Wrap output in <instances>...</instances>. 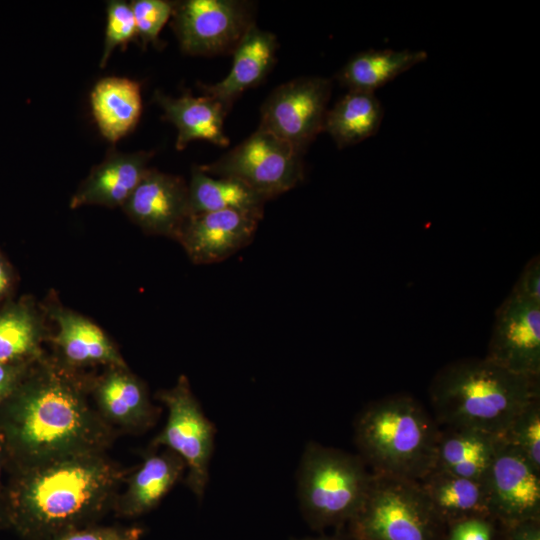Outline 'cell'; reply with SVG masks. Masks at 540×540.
<instances>
[{"label": "cell", "mask_w": 540, "mask_h": 540, "mask_svg": "<svg viewBox=\"0 0 540 540\" xmlns=\"http://www.w3.org/2000/svg\"><path fill=\"white\" fill-rule=\"evenodd\" d=\"M116 436L95 410L88 380L46 355L0 405L8 473L71 454L107 452Z\"/></svg>", "instance_id": "obj_1"}, {"label": "cell", "mask_w": 540, "mask_h": 540, "mask_svg": "<svg viewBox=\"0 0 540 540\" xmlns=\"http://www.w3.org/2000/svg\"><path fill=\"white\" fill-rule=\"evenodd\" d=\"M130 471L107 452L67 455L9 472L10 529L23 540H50L98 524L113 511Z\"/></svg>", "instance_id": "obj_2"}, {"label": "cell", "mask_w": 540, "mask_h": 540, "mask_svg": "<svg viewBox=\"0 0 540 540\" xmlns=\"http://www.w3.org/2000/svg\"><path fill=\"white\" fill-rule=\"evenodd\" d=\"M428 392L439 426L499 437L518 413L540 399V379L510 372L486 357L464 358L442 367Z\"/></svg>", "instance_id": "obj_3"}, {"label": "cell", "mask_w": 540, "mask_h": 540, "mask_svg": "<svg viewBox=\"0 0 540 540\" xmlns=\"http://www.w3.org/2000/svg\"><path fill=\"white\" fill-rule=\"evenodd\" d=\"M353 428L358 455L375 474L418 482L435 466L440 426L408 394L369 403Z\"/></svg>", "instance_id": "obj_4"}, {"label": "cell", "mask_w": 540, "mask_h": 540, "mask_svg": "<svg viewBox=\"0 0 540 540\" xmlns=\"http://www.w3.org/2000/svg\"><path fill=\"white\" fill-rule=\"evenodd\" d=\"M372 472L358 454L309 442L297 472L303 518L313 530L348 524L360 509Z\"/></svg>", "instance_id": "obj_5"}, {"label": "cell", "mask_w": 540, "mask_h": 540, "mask_svg": "<svg viewBox=\"0 0 540 540\" xmlns=\"http://www.w3.org/2000/svg\"><path fill=\"white\" fill-rule=\"evenodd\" d=\"M361 540H446L439 520L418 482L375 474L366 497L348 523Z\"/></svg>", "instance_id": "obj_6"}, {"label": "cell", "mask_w": 540, "mask_h": 540, "mask_svg": "<svg viewBox=\"0 0 540 540\" xmlns=\"http://www.w3.org/2000/svg\"><path fill=\"white\" fill-rule=\"evenodd\" d=\"M156 398L167 408L168 416L150 447L168 448L184 460L185 484L201 501L209 481L215 426L205 416L184 375H180L171 388L159 390Z\"/></svg>", "instance_id": "obj_7"}, {"label": "cell", "mask_w": 540, "mask_h": 540, "mask_svg": "<svg viewBox=\"0 0 540 540\" xmlns=\"http://www.w3.org/2000/svg\"><path fill=\"white\" fill-rule=\"evenodd\" d=\"M303 154L258 127L219 159L199 168L214 177L237 179L269 200L291 190L303 180Z\"/></svg>", "instance_id": "obj_8"}, {"label": "cell", "mask_w": 540, "mask_h": 540, "mask_svg": "<svg viewBox=\"0 0 540 540\" xmlns=\"http://www.w3.org/2000/svg\"><path fill=\"white\" fill-rule=\"evenodd\" d=\"M171 18L181 50L200 56L232 54L255 23L253 5L239 0L174 2Z\"/></svg>", "instance_id": "obj_9"}, {"label": "cell", "mask_w": 540, "mask_h": 540, "mask_svg": "<svg viewBox=\"0 0 540 540\" xmlns=\"http://www.w3.org/2000/svg\"><path fill=\"white\" fill-rule=\"evenodd\" d=\"M332 82L328 78L300 77L276 87L261 107L259 128L304 153L323 132Z\"/></svg>", "instance_id": "obj_10"}, {"label": "cell", "mask_w": 540, "mask_h": 540, "mask_svg": "<svg viewBox=\"0 0 540 540\" xmlns=\"http://www.w3.org/2000/svg\"><path fill=\"white\" fill-rule=\"evenodd\" d=\"M484 485L493 521L505 527L540 519V470L498 437Z\"/></svg>", "instance_id": "obj_11"}, {"label": "cell", "mask_w": 540, "mask_h": 540, "mask_svg": "<svg viewBox=\"0 0 540 540\" xmlns=\"http://www.w3.org/2000/svg\"><path fill=\"white\" fill-rule=\"evenodd\" d=\"M485 357L515 374L540 379V303L510 292L496 311Z\"/></svg>", "instance_id": "obj_12"}, {"label": "cell", "mask_w": 540, "mask_h": 540, "mask_svg": "<svg viewBox=\"0 0 540 540\" xmlns=\"http://www.w3.org/2000/svg\"><path fill=\"white\" fill-rule=\"evenodd\" d=\"M88 392L99 416L116 433H142L159 416L145 383L128 366L106 367L99 377L88 380Z\"/></svg>", "instance_id": "obj_13"}, {"label": "cell", "mask_w": 540, "mask_h": 540, "mask_svg": "<svg viewBox=\"0 0 540 540\" xmlns=\"http://www.w3.org/2000/svg\"><path fill=\"white\" fill-rule=\"evenodd\" d=\"M262 217L233 211L190 214L176 240L196 264L221 262L252 242Z\"/></svg>", "instance_id": "obj_14"}, {"label": "cell", "mask_w": 540, "mask_h": 540, "mask_svg": "<svg viewBox=\"0 0 540 540\" xmlns=\"http://www.w3.org/2000/svg\"><path fill=\"white\" fill-rule=\"evenodd\" d=\"M122 209L145 232L175 239L191 214L188 184L179 176L149 168Z\"/></svg>", "instance_id": "obj_15"}, {"label": "cell", "mask_w": 540, "mask_h": 540, "mask_svg": "<svg viewBox=\"0 0 540 540\" xmlns=\"http://www.w3.org/2000/svg\"><path fill=\"white\" fill-rule=\"evenodd\" d=\"M186 473L184 460L168 448L150 447L142 463L130 471L119 491L113 511L122 518H136L159 505Z\"/></svg>", "instance_id": "obj_16"}, {"label": "cell", "mask_w": 540, "mask_h": 540, "mask_svg": "<svg viewBox=\"0 0 540 540\" xmlns=\"http://www.w3.org/2000/svg\"><path fill=\"white\" fill-rule=\"evenodd\" d=\"M152 155L148 151L121 153L111 149L82 181L71 198L70 207H122L148 171Z\"/></svg>", "instance_id": "obj_17"}, {"label": "cell", "mask_w": 540, "mask_h": 540, "mask_svg": "<svg viewBox=\"0 0 540 540\" xmlns=\"http://www.w3.org/2000/svg\"><path fill=\"white\" fill-rule=\"evenodd\" d=\"M57 332L52 341L59 350L57 360L76 370L85 366L125 367L124 358L105 332L86 317L63 307L51 308Z\"/></svg>", "instance_id": "obj_18"}, {"label": "cell", "mask_w": 540, "mask_h": 540, "mask_svg": "<svg viewBox=\"0 0 540 540\" xmlns=\"http://www.w3.org/2000/svg\"><path fill=\"white\" fill-rule=\"evenodd\" d=\"M277 48L273 33L252 24L232 52L229 74L215 84L200 85L203 94L230 110L238 96L264 81L276 61Z\"/></svg>", "instance_id": "obj_19"}, {"label": "cell", "mask_w": 540, "mask_h": 540, "mask_svg": "<svg viewBox=\"0 0 540 540\" xmlns=\"http://www.w3.org/2000/svg\"><path fill=\"white\" fill-rule=\"evenodd\" d=\"M154 100L163 110V119L177 129V150H183L194 140H205L219 146L229 144L224 132V119L229 109L218 100L204 94L194 97L190 92L171 97L158 90L154 93Z\"/></svg>", "instance_id": "obj_20"}, {"label": "cell", "mask_w": 540, "mask_h": 540, "mask_svg": "<svg viewBox=\"0 0 540 540\" xmlns=\"http://www.w3.org/2000/svg\"><path fill=\"white\" fill-rule=\"evenodd\" d=\"M418 484L446 528L472 518L492 520L484 482L433 468Z\"/></svg>", "instance_id": "obj_21"}, {"label": "cell", "mask_w": 540, "mask_h": 540, "mask_svg": "<svg viewBox=\"0 0 540 540\" xmlns=\"http://www.w3.org/2000/svg\"><path fill=\"white\" fill-rule=\"evenodd\" d=\"M90 104L101 135L115 144L134 130L141 117V85L127 77L102 78L91 90Z\"/></svg>", "instance_id": "obj_22"}, {"label": "cell", "mask_w": 540, "mask_h": 540, "mask_svg": "<svg viewBox=\"0 0 540 540\" xmlns=\"http://www.w3.org/2000/svg\"><path fill=\"white\" fill-rule=\"evenodd\" d=\"M497 446V437L467 428L439 430L434 468L484 482Z\"/></svg>", "instance_id": "obj_23"}, {"label": "cell", "mask_w": 540, "mask_h": 540, "mask_svg": "<svg viewBox=\"0 0 540 540\" xmlns=\"http://www.w3.org/2000/svg\"><path fill=\"white\" fill-rule=\"evenodd\" d=\"M43 319L29 297L0 305V363L35 362L45 356Z\"/></svg>", "instance_id": "obj_24"}, {"label": "cell", "mask_w": 540, "mask_h": 540, "mask_svg": "<svg viewBox=\"0 0 540 540\" xmlns=\"http://www.w3.org/2000/svg\"><path fill=\"white\" fill-rule=\"evenodd\" d=\"M190 212L233 210L263 218L268 201L243 182L230 177H214L194 166L188 184Z\"/></svg>", "instance_id": "obj_25"}, {"label": "cell", "mask_w": 540, "mask_h": 540, "mask_svg": "<svg viewBox=\"0 0 540 540\" xmlns=\"http://www.w3.org/2000/svg\"><path fill=\"white\" fill-rule=\"evenodd\" d=\"M425 51L366 50L352 56L337 74L348 90L372 92L425 61Z\"/></svg>", "instance_id": "obj_26"}, {"label": "cell", "mask_w": 540, "mask_h": 540, "mask_svg": "<svg viewBox=\"0 0 540 540\" xmlns=\"http://www.w3.org/2000/svg\"><path fill=\"white\" fill-rule=\"evenodd\" d=\"M382 119L383 107L374 93L348 90L327 111L323 131L344 148L375 135Z\"/></svg>", "instance_id": "obj_27"}, {"label": "cell", "mask_w": 540, "mask_h": 540, "mask_svg": "<svg viewBox=\"0 0 540 540\" xmlns=\"http://www.w3.org/2000/svg\"><path fill=\"white\" fill-rule=\"evenodd\" d=\"M498 438L520 451L540 470V399L518 413Z\"/></svg>", "instance_id": "obj_28"}, {"label": "cell", "mask_w": 540, "mask_h": 540, "mask_svg": "<svg viewBox=\"0 0 540 540\" xmlns=\"http://www.w3.org/2000/svg\"><path fill=\"white\" fill-rule=\"evenodd\" d=\"M106 30L100 66L104 67L113 50L121 46L123 49L137 37L134 15L129 3L111 0L106 9Z\"/></svg>", "instance_id": "obj_29"}, {"label": "cell", "mask_w": 540, "mask_h": 540, "mask_svg": "<svg viewBox=\"0 0 540 540\" xmlns=\"http://www.w3.org/2000/svg\"><path fill=\"white\" fill-rule=\"evenodd\" d=\"M137 37L143 46L160 45L159 34L172 17L174 2L166 0H134L130 3Z\"/></svg>", "instance_id": "obj_30"}, {"label": "cell", "mask_w": 540, "mask_h": 540, "mask_svg": "<svg viewBox=\"0 0 540 540\" xmlns=\"http://www.w3.org/2000/svg\"><path fill=\"white\" fill-rule=\"evenodd\" d=\"M145 531L141 525L94 524L67 531L50 540H141Z\"/></svg>", "instance_id": "obj_31"}, {"label": "cell", "mask_w": 540, "mask_h": 540, "mask_svg": "<svg viewBox=\"0 0 540 540\" xmlns=\"http://www.w3.org/2000/svg\"><path fill=\"white\" fill-rule=\"evenodd\" d=\"M446 540H492L493 524L490 519H467L447 528Z\"/></svg>", "instance_id": "obj_32"}, {"label": "cell", "mask_w": 540, "mask_h": 540, "mask_svg": "<svg viewBox=\"0 0 540 540\" xmlns=\"http://www.w3.org/2000/svg\"><path fill=\"white\" fill-rule=\"evenodd\" d=\"M511 293L524 299L540 303V260L530 259L523 268Z\"/></svg>", "instance_id": "obj_33"}, {"label": "cell", "mask_w": 540, "mask_h": 540, "mask_svg": "<svg viewBox=\"0 0 540 540\" xmlns=\"http://www.w3.org/2000/svg\"><path fill=\"white\" fill-rule=\"evenodd\" d=\"M35 362L0 363V405L17 388Z\"/></svg>", "instance_id": "obj_34"}, {"label": "cell", "mask_w": 540, "mask_h": 540, "mask_svg": "<svg viewBox=\"0 0 540 540\" xmlns=\"http://www.w3.org/2000/svg\"><path fill=\"white\" fill-rule=\"evenodd\" d=\"M504 528L507 540H540V519L522 521Z\"/></svg>", "instance_id": "obj_35"}, {"label": "cell", "mask_w": 540, "mask_h": 540, "mask_svg": "<svg viewBox=\"0 0 540 540\" xmlns=\"http://www.w3.org/2000/svg\"><path fill=\"white\" fill-rule=\"evenodd\" d=\"M16 286V274L10 261L0 250V305L10 300Z\"/></svg>", "instance_id": "obj_36"}, {"label": "cell", "mask_w": 540, "mask_h": 540, "mask_svg": "<svg viewBox=\"0 0 540 540\" xmlns=\"http://www.w3.org/2000/svg\"><path fill=\"white\" fill-rule=\"evenodd\" d=\"M3 452L0 439V531L10 529L9 516L7 509L6 483L2 482Z\"/></svg>", "instance_id": "obj_37"}, {"label": "cell", "mask_w": 540, "mask_h": 540, "mask_svg": "<svg viewBox=\"0 0 540 540\" xmlns=\"http://www.w3.org/2000/svg\"><path fill=\"white\" fill-rule=\"evenodd\" d=\"M293 540H344L341 536H318V537H307L302 539H293Z\"/></svg>", "instance_id": "obj_38"}, {"label": "cell", "mask_w": 540, "mask_h": 540, "mask_svg": "<svg viewBox=\"0 0 540 540\" xmlns=\"http://www.w3.org/2000/svg\"><path fill=\"white\" fill-rule=\"evenodd\" d=\"M349 540H361V539L354 538V537H351V536H350Z\"/></svg>", "instance_id": "obj_39"}]
</instances>
